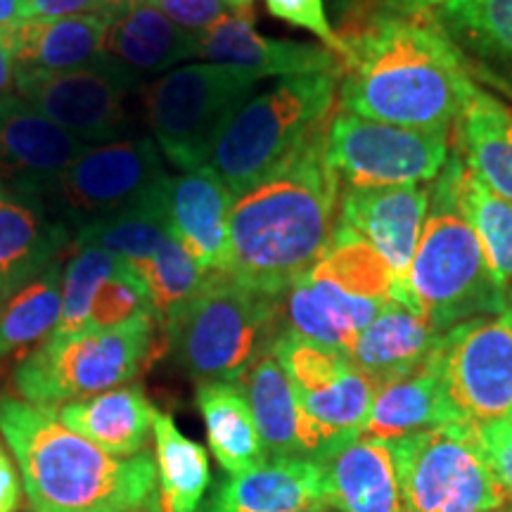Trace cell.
Here are the masks:
<instances>
[{
    "label": "cell",
    "mask_w": 512,
    "mask_h": 512,
    "mask_svg": "<svg viewBox=\"0 0 512 512\" xmlns=\"http://www.w3.org/2000/svg\"><path fill=\"white\" fill-rule=\"evenodd\" d=\"M339 110L408 128H453L477 86L432 12L387 10L344 31Z\"/></svg>",
    "instance_id": "obj_1"
},
{
    "label": "cell",
    "mask_w": 512,
    "mask_h": 512,
    "mask_svg": "<svg viewBox=\"0 0 512 512\" xmlns=\"http://www.w3.org/2000/svg\"><path fill=\"white\" fill-rule=\"evenodd\" d=\"M325 133L235 197L226 273L242 285L285 297L330 245L342 185L325 159Z\"/></svg>",
    "instance_id": "obj_2"
},
{
    "label": "cell",
    "mask_w": 512,
    "mask_h": 512,
    "mask_svg": "<svg viewBox=\"0 0 512 512\" xmlns=\"http://www.w3.org/2000/svg\"><path fill=\"white\" fill-rule=\"evenodd\" d=\"M0 437L17 460L31 512L159 508L155 460L102 451L64 427L55 408L0 396Z\"/></svg>",
    "instance_id": "obj_3"
},
{
    "label": "cell",
    "mask_w": 512,
    "mask_h": 512,
    "mask_svg": "<svg viewBox=\"0 0 512 512\" xmlns=\"http://www.w3.org/2000/svg\"><path fill=\"white\" fill-rule=\"evenodd\" d=\"M463 169V157L451 152L430 185V211L399 299L439 332L508 309V292L496 285L486 266L482 245L460 200Z\"/></svg>",
    "instance_id": "obj_4"
},
{
    "label": "cell",
    "mask_w": 512,
    "mask_h": 512,
    "mask_svg": "<svg viewBox=\"0 0 512 512\" xmlns=\"http://www.w3.org/2000/svg\"><path fill=\"white\" fill-rule=\"evenodd\" d=\"M283 332V297L211 273L164 337L192 380L242 382Z\"/></svg>",
    "instance_id": "obj_5"
},
{
    "label": "cell",
    "mask_w": 512,
    "mask_h": 512,
    "mask_svg": "<svg viewBox=\"0 0 512 512\" xmlns=\"http://www.w3.org/2000/svg\"><path fill=\"white\" fill-rule=\"evenodd\" d=\"M394 290L387 261L337 223L320 259L285 292V330L344 354L351 339L394 302Z\"/></svg>",
    "instance_id": "obj_6"
},
{
    "label": "cell",
    "mask_w": 512,
    "mask_h": 512,
    "mask_svg": "<svg viewBox=\"0 0 512 512\" xmlns=\"http://www.w3.org/2000/svg\"><path fill=\"white\" fill-rule=\"evenodd\" d=\"M339 74H302L280 79L252 95L230 121L209 164L238 197L278 169L299 147L330 124Z\"/></svg>",
    "instance_id": "obj_7"
},
{
    "label": "cell",
    "mask_w": 512,
    "mask_h": 512,
    "mask_svg": "<svg viewBox=\"0 0 512 512\" xmlns=\"http://www.w3.org/2000/svg\"><path fill=\"white\" fill-rule=\"evenodd\" d=\"M157 316H143L110 330L86 328L67 337H46L12 370L19 399L43 408L124 387L140 373L155 347Z\"/></svg>",
    "instance_id": "obj_8"
},
{
    "label": "cell",
    "mask_w": 512,
    "mask_h": 512,
    "mask_svg": "<svg viewBox=\"0 0 512 512\" xmlns=\"http://www.w3.org/2000/svg\"><path fill=\"white\" fill-rule=\"evenodd\" d=\"M256 76L228 64H183L143 88V114L162 157L181 174L209 164L230 121L254 95Z\"/></svg>",
    "instance_id": "obj_9"
},
{
    "label": "cell",
    "mask_w": 512,
    "mask_h": 512,
    "mask_svg": "<svg viewBox=\"0 0 512 512\" xmlns=\"http://www.w3.org/2000/svg\"><path fill=\"white\" fill-rule=\"evenodd\" d=\"M406 512H505L510 496L477 427L453 422L389 441Z\"/></svg>",
    "instance_id": "obj_10"
},
{
    "label": "cell",
    "mask_w": 512,
    "mask_h": 512,
    "mask_svg": "<svg viewBox=\"0 0 512 512\" xmlns=\"http://www.w3.org/2000/svg\"><path fill=\"white\" fill-rule=\"evenodd\" d=\"M164 157L152 136H128L88 147L64 171L43 202L76 235L81 228L136 209L159 195L169 181Z\"/></svg>",
    "instance_id": "obj_11"
},
{
    "label": "cell",
    "mask_w": 512,
    "mask_h": 512,
    "mask_svg": "<svg viewBox=\"0 0 512 512\" xmlns=\"http://www.w3.org/2000/svg\"><path fill=\"white\" fill-rule=\"evenodd\" d=\"M453 128H408L339 110L325 133V159L342 190L427 185L451 155Z\"/></svg>",
    "instance_id": "obj_12"
},
{
    "label": "cell",
    "mask_w": 512,
    "mask_h": 512,
    "mask_svg": "<svg viewBox=\"0 0 512 512\" xmlns=\"http://www.w3.org/2000/svg\"><path fill=\"white\" fill-rule=\"evenodd\" d=\"M273 356L290 377L294 396L323 444V458L361 437L375 384L342 351L285 330L275 342Z\"/></svg>",
    "instance_id": "obj_13"
},
{
    "label": "cell",
    "mask_w": 512,
    "mask_h": 512,
    "mask_svg": "<svg viewBox=\"0 0 512 512\" xmlns=\"http://www.w3.org/2000/svg\"><path fill=\"white\" fill-rule=\"evenodd\" d=\"M138 86L145 83L112 62L64 74H17L19 98L74 138L100 145L136 136L128 98Z\"/></svg>",
    "instance_id": "obj_14"
},
{
    "label": "cell",
    "mask_w": 512,
    "mask_h": 512,
    "mask_svg": "<svg viewBox=\"0 0 512 512\" xmlns=\"http://www.w3.org/2000/svg\"><path fill=\"white\" fill-rule=\"evenodd\" d=\"M441 373L460 418L470 425L512 415V306L444 332Z\"/></svg>",
    "instance_id": "obj_15"
},
{
    "label": "cell",
    "mask_w": 512,
    "mask_h": 512,
    "mask_svg": "<svg viewBox=\"0 0 512 512\" xmlns=\"http://www.w3.org/2000/svg\"><path fill=\"white\" fill-rule=\"evenodd\" d=\"M88 147L19 95L0 100V190L41 200Z\"/></svg>",
    "instance_id": "obj_16"
},
{
    "label": "cell",
    "mask_w": 512,
    "mask_h": 512,
    "mask_svg": "<svg viewBox=\"0 0 512 512\" xmlns=\"http://www.w3.org/2000/svg\"><path fill=\"white\" fill-rule=\"evenodd\" d=\"M430 211V185L342 190L339 223L361 235L394 273V302L406 290L408 271Z\"/></svg>",
    "instance_id": "obj_17"
},
{
    "label": "cell",
    "mask_w": 512,
    "mask_h": 512,
    "mask_svg": "<svg viewBox=\"0 0 512 512\" xmlns=\"http://www.w3.org/2000/svg\"><path fill=\"white\" fill-rule=\"evenodd\" d=\"M197 57L211 64H228L256 79L302 74H342L339 57L325 46L313 43L283 41V38L261 36L254 27V15L230 12L219 24L200 34Z\"/></svg>",
    "instance_id": "obj_18"
},
{
    "label": "cell",
    "mask_w": 512,
    "mask_h": 512,
    "mask_svg": "<svg viewBox=\"0 0 512 512\" xmlns=\"http://www.w3.org/2000/svg\"><path fill=\"white\" fill-rule=\"evenodd\" d=\"M171 233L204 273H226L233 192L211 166L169 176L164 192Z\"/></svg>",
    "instance_id": "obj_19"
},
{
    "label": "cell",
    "mask_w": 512,
    "mask_h": 512,
    "mask_svg": "<svg viewBox=\"0 0 512 512\" xmlns=\"http://www.w3.org/2000/svg\"><path fill=\"white\" fill-rule=\"evenodd\" d=\"M72 245V228L46 204L0 190V304L34 283Z\"/></svg>",
    "instance_id": "obj_20"
},
{
    "label": "cell",
    "mask_w": 512,
    "mask_h": 512,
    "mask_svg": "<svg viewBox=\"0 0 512 512\" xmlns=\"http://www.w3.org/2000/svg\"><path fill=\"white\" fill-rule=\"evenodd\" d=\"M316 463L325 505L337 512H406L389 441L361 434Z\"/></svg>",
    "instance_id": "obj_21"
},
{
    "label": "cell",
    "mask_w": 512,
    "mask_h": 512,
    "mask_svg": "<svg viewBox=\"0 0 512 512\" xmlns=\"http://www.w3.org/2000/svg\"><path fill=\"white\" fill-rule=\"evenodd\" d=\"M105 17H36L8 29L17 74H64L107 64Z\"/></svg>",
    "instance_id": "obj_22"
},
{
    "label": "cell",
    "mask_w": 512,
    "mask_h": 512,
    "mask_svg": "<svg viewBox=\"0 0 512 512\" xmlns=\"http://www.w3.org/2000/svg\"><path fill=\"white\" fill-rule=\"evenodd\" d=\"M325 505L323 470L309 458H268L228 475L202 512H302Z\"/></svg>",
    "instance_id": "obj_23"
},
{
    "label": "cell",
    "mask_w": 512,
    "mask_h": 512,
    "mask_svg": "<svg viewBox=\"0 0 512 512\" xmlns=\"http://www.w3.org/2000/svg\"><path fill=\"white\" fill-rule=\"evenodd\" d=\"M453 422L465 420L448 396L437 347L418 370L375 389L363 437L392 441Z\"/></svg>",
    "instance_id": "obj_24"
},
{
    "label": "cell",
    "mask_w": 512,
    "mask_h": 512,
    "mask_svg": "<svg viewBox=\"0 0 512 512\" xmlns=\"http://www.w3.org/2000/svg\"><path fill=\"white\" fill-rule=\"evenodd\" d=\"M444 332H439L418 311L392 302L368 328L351 339L344 351L375 389L418 370L437 351Z\"/></svg>",
    "instance_id": "obj_25"
},
{
    "label": "cell",
    "mask_w": 512,
    "mask_h": 512,
    "mask_svg": "<svg viewBox=\"0 0 512 512\" xmlns=\"http://www.w3.org/2000/svg\"><path fill=\"white\" fill-rule=\"evenodd\" d=\"M240 384L268 458H323V444L273 351L259 358Z\"/></svg>",
    "instance_id": "obj_26"
},
{
    "label": "cell",
    "mask_w": 512,
    "mask_h": 512,
    "mask_svg": "<svg viewBox=\"0 0 512 512\" xmlns=\"http://www.w3.org/2000/svg\"><path fill=\"white\" fill-rule=\"evenodd\" d=\"M200 36L190 34L147 3H138L107 27L105 57L114 67L143 81L162 76L197 57Z\"/></svg>",
    "instance_id": "obj_27"
},
{
    "label": "cell",
    "mask_w": 512,
    "mask_h": 512,
    "mask_svg": "<svg viewBox=\"0 0 512 512\" xmlns=\"http://www.w3.org/2000/svg\"><path fill=\"white\" fill-rule=\"evenodd\" d=\"M155 411L143 387L124 384L88 399L64 403L57 408V418L102 451L117 458H131L145 451L152 437Z\"/></svg>",
    "instance_id": "obj_28"
},
{
    "label": "cell",
    "mask_w": 512,
    "mask_h": 512,
    "mask_svg": "<svg viewBox=\"0 0 512 512\" xmlns=\"http://www.w3.org/2000/svg\"><path fill=\"white\" fill-rule=\"evenodd\" d=\"M195 406L207 430L211 456L223 472L240 475L266 463L264 441L240 382H197Z\"/></svg>",
    "instance_id": "obj_29"
},
{
    "label": "cell",
    "mask_w": 512,
    "mask_h": 512,
    "mask_svg": "<svg viewBox=\"0 0 512 512\" xmlns=\"http://www.w3.org/2000/svg\"><path fill=\"white\" fill-rule=\"evenodd\" d=\"M456 152L479 181L512 202V112L482 88L458 119Z\"/></svg>",
    "instance_id": "obj_30"
},
{
    "label": "cell",
    "mask_w": 512,
    "mask_h": 512,
    "mask_svg": "<svg viewBox=\"0 0 512 512\" xmlns=\"http://www.w3.org/2000/svg\"><path fill=\"white\" fill-rule=\"evenodd\" d=\"M159 512H202L211 484L207 448L185 437L169 413L152 420Z\"/></svg>",
    "instance_id": "obj_31"
},
{
    "label": "cell",
    "mask_w": 512,
    "mask_h": 512,
    "mask_svg": "<svg viewBox=\"0 0 512 512\" xmlns=\"http://www.w3.org/2000/svg\"><path fill=\"white\" fill-rule=\"evenodd\" d=\"M62 259L34 283L0 304V363L27 347H38L57 328L62 313Z\"/></svg>",
    "instance_id": "obj_32"
},
{
    "label": "cell",
    "mask_w": 512,
    "mask_h": 512,
    "mask_svg": "<svg viewBox=\"0 0 512 512\" xmlns=\"http://www.w3.org/2000/svg\"><path fill=\"white\" fill-rule=\"evenodd\" d=\"M164 192L166 185L159 195L147 200L145 204H140V207L128 209L124 214L112 216L107 221L93 223V226L81 228L74 235L72 247H95L117 256L128 268L140 266L171 235L169 221H166Z\"/></svg>",
    "instance_id": "obj_33"
},
{
    "label": "cell",
    "mask_w": 512,
    "mask_h": 512,
    "mask_svg": "<svg viewBox=\"0 0 512 512\" xmlns=\"http://www.w3.org/2000/svg\"><path fill=\"white\" fill-rule=\"evenodd\" d=\"M145 285L150 302L155 306L159 330L166 332L178 316L188 309L192 299L200 294L209 275L197 266L188 249L174 238V233L162 242L150 259L131 268Z\"/></svg>",
    "instance_id": "obj_34"
},
{
    "label": "cell",
    "mask_w": 512,
    "mask_h": 512,
    "mask_svg": "<svg viewBox=\"0 0 512 512\" xmlns=\"http://www.w3.org/2000/svg\"><path fill=\"white\" fill-rule=\"evenodd\" d=\"M460 200L482 245L486 266L503 292L512 285V202L484 185L470 169L460 176Z\"/></svg>",
    "instance_id": "obj_35"
},
{
    "label": "cell",
    "mask_w": 512,
    "mask_h": 512,
    "mask_svg": "<svg viewBox=\"0 0 512 512\" xmlns=\"http://www.w3.org/2000/svg\"><path fill=\"white\" fill-rule=\"evenodd\" d=\"M432 15L453 41L512 62V0H448Z\"/></svg>",
    "instance_id": "obj_36"
},
{
    "label": "cell",
    "mask_w": 512,
    "mask_h": 512,
    "mask_svg": "<svg viewBox=\"0 0 512 512\" xmlns=\"http://www.w3.org/2000/svg\"><path fill=\"white\" fill-rule=\"evenodd\" d=\"M76 252L67 261L62 275V313L57 328L48 337H67L88 328V313L95 292L107 278L128 268L124 261L110 252L95 247H74Z\"/></svg>",
    "instance_id": "obj_37"
},
{
    "label": "cell",
    "mask_w": 512,
    "mask_h": 512,
    "mask_svg": "<svg viewBox=\"0 0 512 512\" xmlns=\"http://www.w3.org/2000/svg\"><path fill=\"white\" fill-rule=\"evenodd\" d=\"M143 316H155V306L136 273L131 268H124L107 278L95 292L91 313H88V328L110 330Z\"/></svg>",
    "instance_id": "obj_38"
},
{
    "label": "cell",
    "mask_w": 512,
    "mask_h": 512,
    "mask_svg": "<svg viewBox=\"0 0 512 512\" xmlns=\"http://www.w3.org/2000/svg\"><path fill=\"white\" fill-rule=\"evenodd\" d=\"M264 3L275 19L309 31V34L318 38L320 46H325L337 57H342V36L332 29L323 0H264Z\"/></svg>",
    "instance_id": "obj_39"
},
{
    "label": "cell",
    "mask_w": 512,
    "mask_h": 512,
    "mask_svg": "<svg viewBox=\"0 0 512 512\" xmlns=\"http://www.w3.org/2000/svg\"><path fill=\"white\" fill-rule=\"evenodd\" d=\"M145 3V0H24L22 5V19H36V17H105L112 19L119 17L133 5Z\"/></svg>",
    "instance_id": "obj_40"
},
{
    "label": "cell",
    "mask_w": 512,
    "mask_h": 512,
    "mask_svg": "<svg viewBox=\"0 0 512 512\" xmlns=\"http://www.w3.org/2000/svg\"><path fill=\"white\" fill-rule=\"evenodd\" d=\"M145 3L197 36L230 15L223 0H145Z\"/></svg>",
    "instance_id": "obj_41"
},
{
    "label": "cell",
    "mask_w": 512,
    "mask_h": 512,
    "mask_svg": "<svg viewBox=\"0 0 512 512\" xmlns=\"http://www.w3.org/2000/svg\"><path fill=\"white\" fill-rule=\"evenodd\" d=\"M479 441H482L486 458L494 467L498 482L508 491L512 501V420H494L475 425Z\"/></svg>",
    "instance_id": "obj_42"
},
{
    "label": "cell",
    "mask_w": 512,
    "mask_h": 512,
    "mask_svg": "<svg viewBox=\"0 0 512 512\" xmlns=\"http://www.w3.org/2000/svg\"><path fill=\"white\" fill-rule=\"evenodd\" d=\"M24 486L19 482V472L12 463L10 453L0 444V512H17L22 503Z\"/></svg>",
    "instance_id": "obj_43"
},
{
    "label": "cell",
    "mask_w": 512,
    "mask_h": 512,
    "mask_svg": "<svg viewBox=\"0 0 512 512\" xmlns=\"http://www.w3.org/2000/svg\"><path fill=\"white\" fill-rule=\"evenodd\" d=\"M17 95V69L12 57L10 34L0 31V100Z\"/></svg>",
    "instance_id": "obj_44"
},
{
    "label": "cell",
    "mask_w": 512,
    "mask_h": 512,
    "mask_svg": "<svg viewBox=\"0 0 512 512\" xmlns=\"http://www.w3.org/2000/svg\"><path fill=\"white\" fill-rule=\"evenodd\" d=\"M24 0H0V31H8L22 22Z\"/></svg>",
    "instance_id": "obj_45"
},
{
    "label": "cell",
    "mask_w": 512,
    "mask_h": 512,
    "mask_svg": "<svg viewBox=\"0 0 512 512\" xmlns=\"http://www.w3.org/2000/svg\"><path fill=\"white\" fill-rule=\"evenodd\" d=\"M444 3H448V0H389V5L406 12H434Z\"/></svg>",
    "instance_id": "obj_46"
},
{
    "label": "cell",
    "mask_w": 512,
    "mask_h": 512,
    "mask_svg": "<svg viewBox=\"0 0 512 512\" xmlns=\"http://www.w3.org/2000/svg\"><path fill=\"white\" fill-rule=\"evenodd\" d=\"M228 10H233L235 15H245V12H252L254 0H223Z\"/></svg>",
    "instance_id": "obj_47"
},
{
    "label": "cell",
    "mask_w": 512,
    "mask_h": 512,
    "mask_svg": "<svg viewBox=\"0 0 512 512\" xmlns=\"http://www.w3.org/2000/svg\"><path fill=\"white\" fill-rule=\"evenodd\" d=\"M302 512H337V510L330 508V505H316V508H309V510H302Z\"/></svg>",
    "instance_id": "obj_48"
},
{
    "label": "cell",
    "mask_w": 512,
    "mask_h": 512,
    "mask_svg": "<svg viewBox=\"0 0 512 512\" xmlns=\"http://www.w3.org/2000/svg\"><path fill=\"white\" fill-rule=\"evenodd\" d=\"M508 302L512 304V285H510V290H508Z\"/></svg>",
    "instance_id": "obj_49"
},
{
    "label": "cell",
    "mask_w": 512,
    "mask_h": 512,
    "mask_svg": "<svg viewBox=\"0 0 512 512\" xmlns=\"http://www.w3.org/2000/svg\"><path fill=\"white\" fill-rule=\"evenodd\" d=\"M508 512H512V501H510V508H508Z\"/></svg>",
    "instance_id": "obj_50"
},
{
    "label": "cell",
    "mask_w": 512,
    "mask_h": 512,
    "mask_svg": "<svg viewBox=\"0 0 512 512\" xmlns=\"http://www.w3.org/2000/svg\"><path fill=\"white\" fill-rule=\"evenodd\" d=\"M508 306H512V304H510V302H508ZM510 420H512V415H510Z\"/></svg>",
    "instance_id": "obj_51"
},
{
    "label": "cell",
    "mask_w": 512,
    "mask_h": 512,
    "mask_svg": "<svg viewBox=\"0 0 512 512\" xmlns=\"http://www.w3.org/2000/svg\"><path fill=\"white\" fill-rule=\"evenodd\" d=\"M505 512H508V510H505Z\"/></svg>",
    "instance_id": "obj_52"
}]
</instances>
